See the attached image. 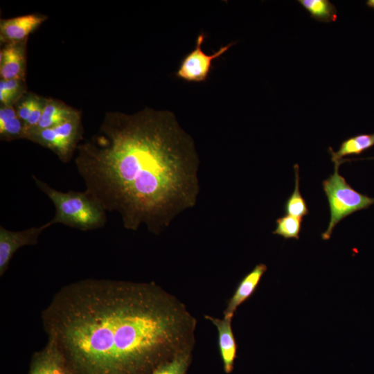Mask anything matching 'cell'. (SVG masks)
Here are the masks:
<instances>
[{
    "label": "cell",
    "instance_id": "4",
    "mask_svg": "<svg viewBox=\"0 0 374 374\" xmlns=\"http://www.w3.org/2000/svg\"><path fill=\"white\" fill-rule=\"evenodd\" d=\"M339 164L335 163L334 172L322 182L330 213L328 227L321 234V238L325 240L330 238L333 229L341 220L374 204V197L357 192L347 183L339 174Z\"/></svg>",
    "mask_w": 374,
    "mask_h": 374
},
{
    "label": "cell",
    "instance_id": "13",
    "mask_svg": "<svg viewBox=\"0 0 374 374\" xmlns=\"http://www.w3.org/2000/svg\"><path fill=\"white\" fill-rule=\"evenodd\" d=\"M80 114L81 113L79 110L60 100L46 98L45 105L40 119L35 128L32 130H40L53 127Z\"/></svg>",
    "mask_w": 374,
    "mask_h": 374
},
{
    "label": "cell",
    "instance_id": "8",
    "mask_svg": "<svg viewBox=\"0 0 374 374\" xmlns=\"http://www.w3.org/2000/svg\"><path fill=\"white\" fill-rule=\"evenodd\" d=\"M47 16L32 13L0 21V42L1 44L26 40L28 36L35 30Z\"/></svg>",
    "mask_w": 374,
    "mask_h": 374
},
{
    "label": "cell",
    "instance_id": "16",
    "mask_svg": "<svg viewBox=\"0 0 374 374\" xmlns=\"http://www.w3.org/2000/svg\"><path fill=\"white\" fill-rule=\"evenodd\" d=\"M310 15L311 17L321 22L335 21L337 10L335 6L328 0L297 1Z\"/></svg>",
    "mask_w": 374,
    "mask_h": 374
},
{
    "label": "cell",
    "instance_id": "19",
    "mask_svg": "<svg viewBox=\"0 0 374 374\" xmlns=\"http://www.w3.org/2000/svg\"><path fill=\"white\" fill-rule=\"evenodd\" d=\"M301 222L302 219L285 214L276 220V227L272 233L282 236L285 239L299 240Z\"/></svg>",
    "mask_w": 374,
    "mask_h": 374
},
{
    "label": "cell",
    "instance_id": "3",
    "mask_svg": "<svg viewBox=\"0 0 374 374\" xmlns=\"http://www.w3.org/2000/svg\"><path fill=\"white\" fill-rule=\"evenodd\" d=\"M36 186L53 203L54 217L48 221L51 226L62 224L87 231L102 228L107 222L106 209L101 202L87 190L63 192L32 175Z\"/></svg>",
    "mask_w": 374,
    "mask_h": 374
},
{
    "label": "cell",
    "instance_id": "17",
    "mask_svg": "<svg viewBox=\"0 0 374 374\" xmlns=\"http://www.w3.org/2000/svg\"><path fill=\"white\" fill-rule=\"evenodd\" d=\"M26 92L25 80L1 79V106L14 107Z\"/></svg>",
    "mask_w": 374,
    "mask_h": 374
},
{
    "label": "cell",
    "instance_id": "21",
    "mask_svg": "<svg viewBox=\"0 0 374 374\" xmlns=\"http://www.w3.org/2000/svg\"><path fill=\"white\" fill-rule=\"evenodd\" d=\"M40 96L26 92L15 105V110L24 123L28 120Z\"/></svg>",
    "mask_w": 374,
    "mask_h": 374
},
{
    "label": "cell",
    "instance_id": "2",
    "mask_svg": "<svg viewBox=\"0 0 374 374\" xmlns=\"http://www.w3.org/2000/svg\"><path fill=\"white\" fill-rule=\"evenodd\" d=\"M86 190L123 226L159 234L193 207L199 193V158L191 136L168 110L107 112L75 157Z\"/></svg>",
    "mask_w": 374,
    "mask_h": 374
},
{
    "label": "cell",
    "instance_id": "6",
    "mask_svg": "<svg viewBox=\"0 0 374 374\" xmlns=\"http://www.w3.org/2000/svg\"><path fill=\"white\" fill-rule=\"evenodd\" d=\"M205 38V33H200L196 38L194 48L182 59L176 71V76L179 79L190 82H205L212 69L213 62L235 44V42H231L221 46L212 54H206L202 50Z\"/></svg>",
    "mask_w": 374,
    "mask_h": 374
},
{
    "label": "cell",
    "instance_id": "11",
    "mask_svg": "<svg viewBox=\"0 0 374 374\" xmlns=\"http://www.w3.org/2000/svg\"><path fill=\"white\" fill-rule=\"evenodd\" d=\"M205 318L212 322L217 330L218 346L224 371L227 374L231 373L237 357V344L231 327L233 317L218 319L206 315Z\"/></svg>",
    "mask_w": 374,
    "mask_h": 374
},
{
    "label": "cell",
    "instance_id": "20",
    "mask_svg": "<svg viewBox=\"0 0 374 374\" xmlns=\"http://www.w3.org/2000/svg\"><path fill=\"white\" fill-rule=\"evenodd\" d=\"M191 361L192 352L184 353L163 364L151 374H186Z\"/></svg>",
    "mask_w": 374,
    "mask_h": 374
},
{
    "label": "cell",
    "instance_id": "5",
    "mask_svg": "<svg viewBox=\"0 0 374 374\" xmlns=\"http://www.w3.org/2000/svg\"><path fill=\"white\" fill-rule=\"evenodd\" d=\"M83 137L82 115L80 114L53 127L32 130L26 139L52 151L63 163L69 162Z\"/></svg>",
    "mask_w": 374,
    "mask_h": 374
},
{
    "label": "cell",
    "instance_id": "9",
    "mask_svg": "<svg viewBox=\"0 0 374 374\" xmlns=\"http://www.w3.org/2000/svg\"><path fill=\"white\" fill-rule=\"evenodd\" d=\"M26 40L3 44L0 51L1 79L25 80Z\"/></svg>",
    "mask_w": 374,
    "mask_h": 374
},
{
    "label": "cell",
    "instance_id": "7",
    "mask_svg": "<svg viewBox=\"0 0 374 374\" xmlns=\"http://www.w3.org/2000/svg\"><path fill=\"white\" fill-rule=\"evenodd\" d=\"M50 225L48 222L22 231H11L0 226V276L7 271L16 251L24 246L35 245L41 233Z\"/></svg>",
    "mask_w": 374,
    "mask_h": 374
},
{
    "label": "cell",
    "instance_id": "10",
    "mask_svg": "<svg viewBox=\"0 0 374 374\" xmlns=\"http://www.w3.org/2000/svg\"><path fill=\"white\" fill-rule=\"evenodd\" d=\"M28 374H69L65 359L54 341L48 339L30 359Z\"/></svg>",
    "mask_w": 374,
    "mask_h": 374
},
{
    "label": "cell",
    "instance_id": "22",
    "mask_svg": "<svg viewBox=\"0 0 374 374\" xmlns=\"http://www.w3.org/2000/svg\"><path fill=\"white\" fill-rule=\"evenodd\" d=\"M367 6L374 9V0H368L366 2Z\"/></svg>",
    "mask_w": 374,
    "mask_h": 374
},
{
    "label": "cell",
    "instance_id": "18",
    "mask_svg": "<svg viewBox=\"0 0 374 374\" xmlns=\"http://www.w3.org/2000/svg\"><path fill=\"white\" fill-rule=\"evenodd\" d=\"M294 168L295 175L294 189L285 202L284 211L286 215L303 219L304 216L309 213V210L306 202L301 195L299 189L300 179L299 165H294Z\"/></svg>",
    "mask_w": 374,
    "mask_h": 374
},
{
    "label": "cell",
    "instance_id": "12",
    "mask_svg": "<svg viewBox=\"0 0 374 374\" xmlns=\"http://www.w3.org/2000/svg\"><path fill=\"white\" fill-rule=\"evenodd\" d=\"M267 269L266 265L260 263L244 276L228 303L224 317H233L238 307L254 293Z\"/></svg>",
    "mask_w": 374,
    "mask_h": 374
},
{
    "label": "cell",
    "instance_id": "1",
    "mask_svg": "<svg viewBox=\"0 0 374 374\" xmlns=\"http://www.w3.org/2000/svg\"><path fill=\"white\" fill-rule=\"evenodd\" d=\"M41 317L69 374H151L195 344V318L152 282H73Z\"/></svg>",
    "mask_w": 374,
    "mask_h": 374
},
{
    "label": "cell",
    "instance_id": "15",
    "mask_svg": "<svg viewBox=\"0 0 374 374\" xmlns=\"http://www.w3.org/2000/svg\"><path fill=\"white\" fill-rule=\"evenodd\" d=\"M374 145V133L358 134L344 140L337 151L329 148L331 160L339 164L341 159L347 156L359 154Z\"/></svg>",
    "mask_w": 374,
    "mask_h": 374
},
{
    "label": "cell",
    "instance_id": "14",
    "mask_svg": "<svg viewBox=\"0 0 374 374\" xmlns=\"http://www.w3.org/2000/svg\"><path fill=\"white\" fill-rule=\"evenodd\" d=\"M24 122L18 116L14 107L1 106L0 108V140L12 141L25 139Z\"/></svg>",
    "mask_w": 374,
    "mask_h": 374
}]
</instances>
